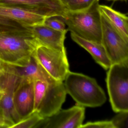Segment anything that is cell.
<instances>
[{"mask_svg": "<svg viewBox=\"0 0 128 128\" xmlns=\"http://www.w3.org/2000/svg\"><path fill=\"white\" fill-rule=\"evenodd\" d=\"M38 44L27 28L0 31V60L14 66H24Z\"/></svg>", "mask_w": 128, "mask_h": 128, "instance_id": "obj_1", "label": "cell"}, {"mask_svg": "<svg viewBox=\"0 0 128 128\" xmlns=\"http://www.w3.org/2000/svg\"><path fill=\"white\" fill-rule=\"evenodd\" d=\"M64 81L66 92L78 105L96 108L106 102L104 92L94 78L70 71Z\"/></svg>", "mask_w": 128, "mask_h": 128, "instance_id": "obj_2", "label": "cell"}, {"mask_svg": "<svg viewBox=\"0 0 128 128\" xmlns=\"http://www.w3.org/2000/svg\"><path fill=\"white\" fill-rule=\"evenodd\" d=\"M99 0L95 1L87 9L80 12L67 10L63 18L71 33L87 40L102 42V29L101 12Z\"/></svg>", "mask_w": 128, "mask_h": 128, "instance_id": "obj_3", "label": "cell"}, {"mask_svg": "<svg viewBox=\"0 0 128 128\" xmlns=\"http://www.w3.org/2000/svg\"><path fill=\"white\" fill-rule=\"evenodd\" d=\"M107 73L106 84L112 109L128 111V60L112 64Z\"/></svg>", "mask_w": 128, "mask_h": 128, "instance_id": "obj_4", "label": "cell"}, {"mask_svg": "<svg viewBox=\"0 0 128 128\" xmlns=\"http://www.w3.org/2000/svg\"><path fill=\"white\" fill-rule=\"evenodd\" d=\"M1 66L2 69L0 72V109L9 125L10 128L20 120L15 108L14 98L16 89L22 78L14 66L2 61Z\"/></svg>", "mask_w": 128, "mask_h": 128, "instance_id": "obj_5", "label": "cell"}, {"mask_svg": "<svg viewBox=\"0 0 128 128\" xmlns=\"http://www.w3.org/2000/svg\"><path fill=\"white\" fill-rule=\"evenodd\" d=\"M32 56L46 73L56 80L63 82L70 71L66 52L38 42Z\"/></svg>", "mask_w": 128, "mask_h": 128, "instance_id": "obj_6", "label": "cell"}, {"mask_svg": "<svg viewBox=\"0 0 128 128\" xmlns=\"http://www.w3.org/2000/svg\"><path fill=\"white\" fill-rule=\"evenodd\" d=\"M101 12L102 44L112 64L128 60V41Z\"/></svg>", "mask_w": 128, "mask_h": 128, "instance_id": "obj_7", "label": "cell"}, {"mask_svg": "<svg viewBox=\"0 0 128 128\" xmlns=\"http://www.w3.org/2000/svg\"><path fill=\"white\" fill-rule=\"evenodd\" d=\"M85 108L77 105L60 110L52 116L44 118L37 125L38 128H79L84 120Z\"/></svg>", "mask_w": 128, "mask_h": 128, "instance_id": "obj_8", "label": "cell"}, {"mask_svg": "<svg viewBox=\"0 0 128 128\" xmlns=\"http://www.w3.org/2000/svg\"><path fill=\"white\" fill-rule=\"evenodd\" d=\"M0 16L12 20L24 28L43 25L46 16L35 10L0 4Z\"/></svg>", "mask_w": 128, "mask_h": 128, "instance_id": "obj_9", "label": "cell"}, {"mask_svg": "<svg viewBox=\"0 0 128 128\" xmlns=\"http://www.w3.org/2000/svg\"><path fill=\"white\" fill-rule=\"evenodd\" d=\"M66 94L63 82H49L42 102L36 111L42 117L52 116L61 109Z\"/></svg>", "mask_w": 128, "mask_h": 128, "instance_id": "obj_10", "label": "cell"}, {"mask_svg": "<svg viewBox=\"0 0 128 128\" xmlns=\"http://www.w3.org/2000/svg\"><path fill=\"white\" fill-rule=\"evenodd\" d=\"M0 4L35 10L47 17L58 16L64 18L67 12L60 0H0Z\"/></svg>", "mask_w": 128, "mask_h": 128, "instance_id": "obj_11", "label": "cell"}, {"mask_svg": "<svg viewBox=\"0 0 128 128\" xmlns=\"http://www.w3.org/2000/svg\"><path fill=\"white\" fill-rule=\"evenodd\" d=\"M16 111L20 120L34 112V82L22 79L14 98Z\"/></svg>", "mask_w": 128, "mask_h": 128, "instance_id": "obj_12", "label": "cell"}, {"mask_svg": "<svg viewBox=\"0 0 128 128\" xmlns=\"http://www.w3.org/2000/svg\"><path fill=\"white\" fill-rule=\"evenodd\" d=\"M27 29L40 44L59 50L66 52L64 43L67 31H58L44 25Z\"/></svg>", "mask_w": 128, "mask_h": 128, "instance_id": "obj_13", "label": "cell"}, {"mask_svg": "<svg viewBox=\"0 0 128 128\" xmlns=\"http://www.w3.org/2000/svg\"><path fill=\"white\" fill-rule=\"evenodd\" d=\"M73 41L87 51L96 63L103 68L108 70L112 65L104 46L102 43L82 38L71 33Z\"/></svg>", "mask_w": 128, "mask_h": 128, "instance_id": "obj_14", "label": "cell"}, {"mask_svg": "<svg viewBox=\"0 0 128 128\" xmlns=\"http://www.w3.org/2000/svg\"><path fill=\"white\" fill-rule=\"evenodd\" d=\"M14 66L18 74L23 79L32 82L37 80L49 82L56 81L46 73L33 56L26 66Z\"/></svg>", "mask_w": 128, "mask_h": 128, "instance_id": "obj_15", "label": "cell"}, {"mask_svg": "<svg viewBox=\"0 0 128 128\" xmlns=\"http://www.w3.org/2000/svg\"><path fill=\"white\" fill-rule=\"evenodd\" d=\"M99 9L124 38L128 41V17L105 5H99Z\"/></svg>", "mask_w": 128, "mask_h": 128, "instance_id": "obj_16", "label": "cell"}, {"mask_svg": "<svg viewBox=\"0 0 128 128\" xmlns=\"http://www.w3.org/2000/svg\"><path fill=\"white\" fill-rule=\"evenodd\" d=\"M43 118L37 111H34L10 128H36Z\"/></svg>", "mask_w": 128, "mask_h": 128, "instance_id": "obj_17", "label": "cell"}, {"mask_svg": "<svg viewBox=\"0 0 128 128\" xmlns=\"http://www.w3.org/2000/svg\"><path fill=\"white\" fill-rule=\"evenodd\" d=\"M49 83V82L41 80H36L34 81V111L37 110L38 109L42 102Z\"/></svg>", "mask_w": 128, "mask_h": 128, "instance_id": "obj_18", "label": "cell"}, {"mask_svg": "<svg viewBox=\"0 0 128 128\" xmlns=\"http://www.w3.org/2000/svg\"><path fill=\"white\" fill-rule=\"evenodd\" d=\"M98 0H68L64 6L68 11L80 12L90 8Z\"/></svg>", "mask_w": 128, "mask_h": 128, "instance_id": "obj_19", "label": "cell"}, {"mask_svg": "<svg viewBox=\"0 0 128 128\" xmlns=\"http://www.w3.org/2000/svg\"><path fill=\"white\" fill-rule=\"evenodd\" d=\"M43 25L58 31H68L63 18L58 16L46 17Z\"/></svg>", "mask_w": 128, "mask_h": 128, "instance_id": "obj_20", "label": "cell"}, {"mask_svg": "<svg viewBox=\"0 0 128 128\" xmlns=\"http://www.w3.org/2000/svg\"><path fill=\"white\" fill-rule=\"evenodd\" d=\"M118 113L110 120L114 128H128V111Z\"/></svg>", "mask_w": 128, "mask_h": 128, "instance_id": "obj_21", "label": "cell"}, {"mask_svg": "<svg viewBox=\"0 0 128 128\" xmlns=\"http://www.w3.org/2000/svg\"><path fill=\"white\" fill-rule=\"evenodd\" d=\"M22 28H24L15 22L0 16V31Z\"/></svg>", "mask_w": 128, "mask_h": 128, "instance_id": "obj_22", "label": "cell"}, {"mask_svg": "<svg viewBox=\"0 0 128 128\" xmlns=\"http://www.w3.org/2000/svg\"><path fill=\"white\" fill-rule=\"evenodd\" d=\"M114 128L111 120L90 122L82 124L79 128Z\"/></svg>", "mask_w": 128, "mask_h": 128, "instance_id": "obj_23", "label": "cell"}, {"mask_svg": "<svg viewBox=\"0 0 128 128\" xmlns=\"http://www.w3.org/2000/svg\"><path fill=\"white\" fill-rule=\"evenodd\" d=\"M9 125L7 123L2 112L0 109V128H9Z\"/></svg>", "mask_w": 128, "mask_h": 128, "instance_id": "obj_24", "label": "cell"}, {"mask_svg": "<svg viewBox=\"0 0 128 128\" xmlns=\"http://www.w3.org/2000/svg\"><path fill=\"white\" fill-rule=\"evenodd\" d=\"M68 0H60V1H61L62 3L64 5L68 1Z\"/></svg>", "mask_w": 128, "mask_h": 128, "instance_id": "obj_25", "label": "cell"}, {"mask_svg": "<svg viewBox=\"0 0 128 128\" xmlns=\"http://www.w3.org/2000/svg\"><path fill=\"white\" fill-rule=\"evenodd\" d=\"M108 1H117V0H124V1H126L127 0H107Z\"/></svg>", "mask_w": 128, "mask_h": 128, "instance_id": "obj_26", "label": "cell"}, {"mask_svg": "<svg viewBox=\"0 0 128 128\" xmlns=\"http://www.w3.org/2000/svg\"><path fill=\"white\" fill-rule=\"evenodd\" d=\"M2 69V66H1V61L0 60V72H1Z\"/></svg>", "mask_w": 128, "mask_h": 128, "instance_id": "obj_27", "label": "cell"}]
</instances>
